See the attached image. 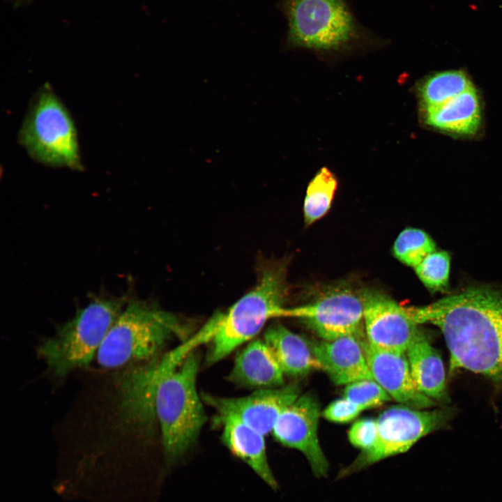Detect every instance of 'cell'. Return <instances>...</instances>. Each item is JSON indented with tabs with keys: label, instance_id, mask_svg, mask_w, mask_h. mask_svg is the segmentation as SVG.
Masks as SVG:
<instances>
[{
	"label": "cell",
	"instance_id": "obj_13",
	"mask_svg": "<svg viewBox=\"0 0 502 502\" xmlns=\"http://www.w3.org/2000/svg\"><path fill=\"white\" fill-rule=\"evenodd\" d=\"M367 364L373 379L396 402L422 409L436 405L421 393L411 375L406 352L376 349L363 342Z\"/></svg>",
	"mask_w": 502,
	"mask_h": 502
},
{
	"label": "cell",
	"instance_id": "obj_9",
	"mask_svg": "<svg viewBox=\"0 0 502 502\" xmlns=\"http://www.w3.org/2000/svg\"><path fill=\"white\" fill-rule=\"evenodd\" d=\"M363 314L361 291L340 284L310 303L286 308L284 317L300 319L322 340H330L362 333Z\"/></svg>",
	"mask_w": 502,
	"mask_h": 502
},
{
	"label": "cell",
	"instance_id": "obj_26",
	"mask_svg": "<svg viewBox=\"0 0 502 502\" xmlns=\"http://www.w3.org/2000/svg\"><path fill=\"white\" fill-rule=\"evenodd\" d=\"M376 435V420L370 418L356 421L348 432L349 442L360 452L367 451L374 445Z\"/></svg>",
	"mask_w": 502,
	"mask_h": 502
},
{
	"label": "cell",
	"instance_id": "obj_8",
	"mask_svg": "<svg viewBox=\"0 0 502 502\" xmlns=\"http://www.w3.org/2000/svg\"><path fill=\"white\" fill-rule=\"evenodd\" d=\"M452 413V410L446 408L423 411L404 404L390 406L376 419L374 445L369 450L360 452L351 464L341 469L337 479L408 451L422 437L444 426Z\"/></svg>",
	"mask_w": 502,
	"mask_h": 502
},
{
	"label": "cell",
	"instance_id": "obj_19",
	"mask_svg": "<svg viewBox=\"0 0 502 502\" xmlns=\"http://www.w3.org/2000/svg\"><path fill=\"white\" fill-rule=\"evenodd\" d=\"M264 340L273 351L284 374L302 376L322 369L311 344L280 323L268 326Z\"/></svg>",
	"mask_w": 502,
	"mask_h": 502
},
{
	"label": "cell",
	"instance_id": "obj_18",
	"mask_svg": "<svg viewBox=\"0 0 502 502\" xmlns=\"http://www.w3.org/2000/svg\"><path fill=\"white\" fill-rule=\"evenodd\" d=\"M406 353L418 390L434 401L447 402L448 396L442 358L422 330L411 342Z\"/></svg>",
	"mask_w": 502,
	"mask_h": 502
},
{
	"label": "cell",
	"instance_id": "obj_2",
	"mask_svg": "<svg viewBox=\"0 0 502 502\" xmlns=\"http://www.w3.org/2000/svg\"><path fill=\"white\" fill-rule=\"evenodd\" d=\"M178 347L162 357L154 410L167 456L176 458L197 441L206 416L197 389L199 358Z\"/></svg>",
	"mask_w": 502,
	"mask_h": 502
},
{
	"label": "cell",
	"instance_id": "obj_7",
	"mask_svg": "<svg viewBox=\"0 0 502 502\" xmlns=\"http://www.w3.org/2000/svg\"><path fill=\"white\" fill-rule=\"evenodd\" d=\"M18 139L29 155L43 165L82 169L73 120L49 84L32 99Z\"/></svg>",
	"mask_w": 502,
	"mask_h": 502
},
{
	"label": "cell",
	"instance_id": "obj_1",
	"mask_svg": "<svg viewBox=\"0 0 502 502\" xmlns=\"http://www.w3.org/2000/svg\"><path fill=\"white\" fill-rule=\"evenodd\" d=\"M408 310L418 324L441 331L450 353V370L482 374L502 386V291L469 287Z\"/></svg>",
	"mask_w": 502,
	"mask_h": 502
},
{
	"label": "cell",
	"instance_id": "obj_24",
	"mask_svg": "<svg viewBox=\"0 0 502 502\" xmlns=\"http://www.w3.org/2000/svg\"><path fill=\"white\" fill-rule=\"evenodd\" d=\"M450 256L444 250L434 251L426 257L415 268V271L429 290L436 291L446 289L448 284Z\"/></svg>",
	"mask_w": 502,
	"mask_h": 502
},
{
	"label": "cell",
	"instance_id": "obj_21",
	"mask_svg": "<svg viewBox=\"0 0 502 502\" xmlns=\"http://www.w3.org/2000/svg\"><path fill=\"white\" fill-rule=\"evenodd\" d=\"M472 88L463 71L448 70L427 78L420 88V95L427 107L443 104Z\"/></svg>",
	"mask_w": 502,
	"mask_h": 502
},
{
	"label": "cell",
	"instance_id": "obj_4",
	"mask_svg": "<svg viewBox=\"0 0 502 502\" xmlns=\"http://www.w3.org/2000/svg\"><path fill=\"white\" fill-rule=\"evenodd\" d=\"M127 301L125 296L96 297L42 340L36 351L48 371L63 377L88 366Z\"/></svg>",
	"mask_w": 502,
	"mask_h": 502
},
{
	"label": "cell",
	"instance_id": "obj_23",
	"mask_svg": "<svg viewBox=\"0 0 502 502\" xmlns=\"http://www.w3.org/2000/svg\"><path fill=\"white\" fill-rule=\"evenodd\" d=\"M436 251V243L425 231L409 227L398 235L393 248L394 256L406 266L416 268L429 254Z\"/></svg>",
	"mask_w": 502,
	"mask_h": 502
},
{
	"label": "cell",
	"instance_id": "obj_11",
	"mask_svg": "<svg viewBox=\"0 0 502 502\" xmlns=\"http://www.w3.org/2000/svg\"><path fill=\"white\" fill-rule=\"evenodd\" d=\"M319 416L316 398L310 394L299 395L280 415L271 432L282 446L301 452L313 474L322 478L327 476L329 464L318 438Z\"/></svg>",
	"mask_w": 502,
	"mask_h": 502
},
{
	"label": "cell",
	"instance_id": "obj_27",
	"mask_svg": "<svg viewBox=\"0 0 502 502\" xmlns=\"http://www.w3.org/2000/svg\"><path fill=\"white\" fill-rule=\"evenodd\" d=\"M362 411L359 406L343 396L329 404L322 412V416L329 421L345 423L356 418Z\"/></svg>",
	"mask_w": 502,
	"mask_h": 502
},
{
	"label": "cell",
	"instance_id": "obj_16",
	"mask_svg": "<svg viewBox=\"0 0 502 502\" xmlns=\"http://www.w3.org/2000/svg\"><path fill=\"white\" fill-rule=\"evenodd\" d=\"M284 374L270 347L255 340L236 356L228 379L241 386L265 389L282 386Z\"/></svg>",
	"mask_w": 502,
	"mask_h": 502
},
{
	"label": "cell",
	"instance_id": "obj_3",
	"mask_svg": "<svg viewBox=\"0 0 502 502\" xmlns=\"http://www.w3.org/2000/svg\"><path fill=\"white\" fill-rule=\"evenodd\" d=\"M188 337L185 325L174 314L151 302L128 300L98 351L97 362L110 369L149 363L168 342Z\"/></svg>",
	"mask_w": 502,
	"mask_h": 502
},
{
	"label": "cell",
	"instance_id": "obj_15",
	"mask_svg": "<svg viewBox=\"0 0 502 502\" xmlns=\"http://www.w3.org/2000/svg\"><path fill=\"white\" fill-rule=\"evenodd\" d=\"M215 423L222 426L221 440L230 452L277 489L278 484L268 463L264 436L233 416H215Z\"/></svg>",
	"mask_w": 502,
	"mask_h": 502
},
{
	"label": "cell",
	"instance_id": "obj_14",
	"mask_svg": "<svg viewBox=\"0 0 502 502\" xmlns=\"http://www.w3.org/2000/svg\"><path fill=\"white\" fill-rule=\"evenodd\" d=\"M361 334L311 343L313 353L321 363L322 370L335 383L347 385L361 379H373Z\"/></svg>",
	"mask_w": 502,
	"mask_h": 502
},
{
	"label": "cell",
	"instance_id": "obj_25",
	"mask_svg": "<svg viewBox=\"0 0 502 502\" xmlns=\"http://www.w3.org/2000/svg\"><path fill=\"white\" fill-rule=\"evenodd\" d=\"M344 397L363 411L382 405L391 397L373 379H361L347 385Z\"/></svg>",
	"mask_w": 502,
	"mask_h": 502
},
{
	"label": "cell",
	"instance_id": "obj_5",
	"mask_svg": "<svg viewBox=\"0 0 502 502\" xmlns=\"http://www.w3.org/2000/svg\"><path fill=\"white\" fill-rule=\"evenodd\" d=\"M287 291L285 266L276 264L264 268L258 283L251 291L226 313H218L206 363H218L252 340L270 319L284 317Z\"/></svg>",
	"mask_w": 502,
	"mask_h": 502
},
{
	"label": "cell",
	"instance_id": "obj_20",
	"mask_svg": "<svg viewBox=\"0 0 502 502\" xmlns=\"http://www.w3.org/2000/svg\"><path fill=\"white\" fill-rule=\"evenodd\" d=\"M425 109L427 123L448 132L473 135L480 124L479 98L473 87L443 104Z\"/></svg>",
	"mask_w": 502,
	"mask_h": 502
},
{
	"label": "cell",
	"instance_id": "obj_22",
	"mask_svg": "<svg viewBox=\"0 0 502 502\" xmlns=\"http://www.w3.org/2000/svg\"><path fill=\"white\" fill-rule=\"evenodd\" d=\"M337 182L326 167L321 168L310 182L303 204L304 220L307 225L322 218L329 210Z\"/></svg>",
	"mask_w": 502,
	"mask_h": 502
},
{
	"label": "cell",
	"instance_id": "obj_6",
	"mask_svg": "<svg viewBox=\"0 0 502 502\" xmlns=\"http://www.w3.org/2000/svg\"><path fill=\"white\" fill-rule=\"evenodd\" d=\"M279 5L287 22L289 46L338 51L369 38L347 0H280Z\"/></svg>",
	"mask_w": 502,
	"mask_h": 502
},
{
	"label": "cell",
	"instance_id": "obj_12",
	"mask_svg": "<svg viewBox=\"0 0 502 502\" xmlns=\"http://www.w3.org/2000/svg\"><path fill=\"white\" fill-rule=\"evenodd\" d=\"M300 395V388L291 383L273 388L258 389L239 397L202 394L205 403L213 407L217 417L233 416L264 436L272 429L282 411Z\"/></svg>",
	"mask_w": 502,
	"mask_h": 502
},
{
	"label": "cell",
	"instance_id": "obj_10",
	"mask_svg": "<svg viewBox=\"0 0 502 502\" xmlns=\"http://www.w3.org/2000/svg\"><path fill=\"white\" fill-rule=\"evenodd\" d=\"M366 341L371 347L406 352L421 330L408 308L382 291L361 290Z\"/></svg>",
	"mask_w": 502,
	"mask_h": 502
},
{
	"label": "cell",
	"instance_id": "obj_17",
	"mask_svg": "<svg viewBox=\"0 0 502 502\" xmlns=\"http://www.w3.org/2000/svg\"><path fill=\"white\" fill-rule=\"evenodd\" d=\"M158 381L156 361L127 373L121 386V410L126 421L146 426L156 418L154 397Z\"/></svg>",
	"mask_w": 502,
	"mask_h": 502
}]
</instances>
